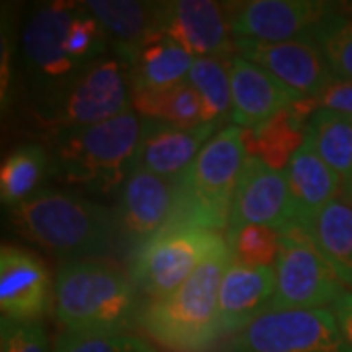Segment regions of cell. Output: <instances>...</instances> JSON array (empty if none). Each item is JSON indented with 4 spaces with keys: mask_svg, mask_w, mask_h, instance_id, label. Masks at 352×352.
<instances>
[{
    "mask_svg": "<svg viewBox=\"0 0 352 352\" xmlns=\"http://www.w3.org/2000/svg\"><path fill=\"white\" fill-rule=\"evenodd\" d=\"M143 118L135 110L53 133L51 175L92 194H112L135 170Z\"/></svg>",
    "mask_w": 352,
    "mask_h": 352,
    "instance_id": "cell-1",
    "label": "cell"
},
{
    "mask_svg": "<svg viewBox=\"0 0 352 352\" xmlns=\"http://www.w3.org/2000/svg\"><path fill=\"white\" fill-rule=\"evenodd\" d=\"M14 226L36 245L65 263L98 258L120 235L116 212L57 188H41L14 208Z\"/></svg>",
    "mask_w": 352,
    "mask_h": 352,
    "instance_id": "cell-2",
    "label": "cell"
},
{
    "mask_svg": "<svg viewBox=\"0 0 352 352\" xmlns=\"http://www.w3.org/2000/svg\"><path fill=\"white\" fill-rule=\"evenodd\" d=\"M139 289L102 258L63 263L55 274L53 311L71 333H126L139 323Z\"/></svg>",
    "mask_w": 352,
    "mask_h": 352,
    "instance_id": "cell-3",
    "label": "cell"
},
{
    "mask_svg": "<svg viewBox=\"0 0 352 352\" xmlns=\"http://www.w3.org/2000/svg\"><path fill=\"white\" fill-rule=\"evenodd\" d=\"M229 263V247L214 252L180 288L143 305L139 327L173 352L210 351L223 335L219 288Z\"/></svg>",
    "mask_w": 352,
    "mask_h": 352,
    "instance_id": "cell-4",
    "label": "cell"
},
{
    "mask_svg": "<svg viewBox=\"0 0 352 352\" xmlns=\"http://www.w3.org/2000/svg\"><path fill=\"white\" fill-rule=\"evenodd\" d=\"M247 159L243 129L233 124L221 127L175 180L176 206L168 223H188L227 235L231 204Z\"/></svg>",
    "mask_w": 352,
    "mask_h": 352,
    "instance_id": "cell-5",
    "label": "cell"
},
{
    "mask_svg": "<svg viewBox=\"0 0 352 352\" xmlns=\"http://www.w3.org/2000/svg\"><path fill=\"white\" fill-rule=\"evenodd\" d=\"M229 247L226 233L188 223H168L133 251L129 278L139 294L159 300L178 289L214 252Z\"/></svg>",
    "mask_w": 352,
    "mask_h": 352,
    "instance_id": "cell-6",
    "label": "cell"
},
{
    "mask_svg": "<svg viewBox=\"0 0 352 352\" xmlns=\"http://www.w3.org/2000/svg\"><path fill=\"white\" fill-rule=\"evenodd\" d=\"M133 110L131 78L118 55H106L90 65L63 92L39 108L38 120L55 131L94 126Z\"/></svg>",
    "mask_w": 352,
    "mask_h": 352,
    "instance_id": "cell-7",
    "label": "cell"
},
{
    "mask_svg": "<svg viewBox=\"0 0 352 352\" xmlns=\"http://www.w3.org/2000/svg\"><path fill=\"white\" fill-rule=\"evenodd\" d=\"M78 2H47L28 16L20 55L24 76L38 98V110L55 100L76 76L85 73L65 50L67 30L75 16Z\"/></svg>",
    "mask_w": 352,
    "mask_h": 352,
    "instance_id": "cell-8",
    "label": "cell"
},
{
    "mask_svg": "<svg viewBox=\"0 0 352 352\" xmlns=\"http://www.w3.org/2000/svg\"><path fill=\"white\" fill-rule=\"evenodd\" d=\"M276 288L266 309H325L344 292L327 261L317 251L305 227L292 221L280 229Z\"/></svg>",
    "mask_w": 352,
    "mask_h": 352,
    "instance_id": "cell-9",
    "label": "cell"
},
{
    "mask_svg": "<svg viewBox=\"0 0 352 352\" xmlns=\"http://www.w3.org/2000/svg\"><path fill=\"white\" fill-rule=\"evenodd\" d=\"M227 352H352L331 307L266 309L229 342Z\"/></svg>",
    "mask_w": 352,
    "mask_h": 352,
    "instance_id": "cell-10",
    "label": "cell"
},
{
    "mask_svg": "<svg viewBox=\"0 0 352 352\" xmlns=\"http://www.w3.org/2000/svg\"><path fill=\"white\" fill-rule=\"evenodd\" d=\"M227 6L233 38L282 43L309 38L331 4L317 0H247Z\"/></svg>",
    "mask_w": 352,
    "mask_h": 352,
    "instance_id": "cell-11",
    "label": "cell"
},
{
    "mask_svg": "<svg viewBox=\"0 0 352 352\" xmlns=\"http://www.w3.org/2000/svg\"><path fill=\"white\" fill-rule=\"evenodd\" d=\"M235 55L258 65L282 85L311 100L337 80L311 38L282 43L235 39Z\"/></svg>",
    "mask_w": 352,
    "mask_h": 352,
    "instance_id": "cell-12",
    "label": "cell"
},
{
    "mask_svg": "<svg viewBox=\"0 0 352 352\" xmlns=\"http://www.w3.org/2000/svg\"><path fill=\"white\" fill-rule=\"evenodd\" d=\"M292 221L294 204L286 170H276L249 157L235 188L226 237L247 226H266L280 231Z\"/></svg>",
    "mask_w": 352,
    "mask_h": 352,
    "instance_id": "cell-13",
    "label": "cell"
},
{
    "mask_svg": "<svg viewBox=\"0 0 352 352\" xmlns=\"http://www.w3.org/2000/svg\"><path fill=\"white\" fill-rule=\"evenodd\" d=\"M161 32L194 57H233L235 38L229 6L212 0H175L161 4Z\"/></svg>",
    "mask_w": 352,
    "mask_h": 352,
    "instance_id": "cell-14",
    "label": "cell"
},
{
    "mask_svg": "<svg viewBox=\"0 0 352 352\" xmlns=\"http://www.w3.org/2000/svg\"><path fill=\"white\" fill-rule=\"evenodd\" d=\"M55 302V284L45 263L34 252L2 245L0 311L12 321H39Z\"/></svg>",
    "mask_w": 352,
    "mask_h": 352,
    "instance_id": "cell-15",
    "label": "cell"
},
{
    "mask_svg": "<svg viewBox=\"0 0 352 352\" xmlns=\"http://www.w3.org/2000/svg\"><path fill=\"white\" fill-rule=\"evenodd\" d=\"M176 188L173 180L135 168L127 176L118 201L120 235L138 251L166 227L175 214Z\"/></svg>",
    "mask_w": 352,
    "mask_h": 352,
    "instance_id": "cell-16",
    "label": "cell"
},
{
    "mask_svg": "<svg viewBox=\"0 0 352 352\" xmlns=\"http://www.w3.org/2000/svg\"><path fill=\"white\" fill-rule=\"evenodd\" d=\"M221 127L217 124H201L198 127H178L157 120L143 118L141 141L135 168L173 180L182 175L201 147L214 138Z\"/></svg>",
    "mask_w": 352,
    "mask_h": 352,
    "instance_id": "cell-17",
    "label": "cell"
},
{
    "mask_svg": "<svg viewBox=\"0 0 352 352\" xmlns=\"http://www.w3.org/2000/svg\"><path fill=\"white\" fill-rule=\"evenodd\" d=\"M231 122L241 129H252L280 112L305 100L300 92L282 85L258 65L233 55L231 59Z\"/></svg>",
    "mask_w": 352,
    "mask_h": 352,
    "instance_id": "cell-18",
    "label": "cell"
},
{
    "mask_svg": "<svg viewBox=\"0 0 352 352\" xmlns=\"http://www.w3.org/2000/svg\"><path fill=\"white\" fill-rule=\"evenodd\" d=\"M276 288V272L272 266H227L219 288V321L223 335L239 333L254 317L266 311Z\"/></svg>",
    "mask_w": 352,
    "mask_h": 352,
    "instance_id": "cell-19",
    "label": "cell"
},
{
    "mask_svg": "<svg viewBox=\"0 0 352 352\" xmlns=\"http://www.w3.org/2000/svg\"><path fill=\"white\" fill-rule=\"evenodd\" d=\"M87 8L104 25L113 55L129 67L141 45L161 32L163 2H133V0H88Z\"/></svg>",
    "mask_w": 352,
    "mask_h": 352,
    "instance_id": "cell-20",
    "label": "cell"
},
{
    "mask_svg": "<svg viewBox=\"0 0 352 352\" xmlns=\"http://www.w3.org/2000/svg\"><path fill=\"white\" fill-rule=\"evenodd\" d=\"M286 176L294 204V221L300 226H305L329 204L340 200L342 196L344 182L314 151L307 139L292 157L286 166Z\"/></svg>",
    "mask_w": 352,
    "mask_h": 352,
    "instance_id": "cell-21",
    "label": "cell"
},
{
    "mask_svg": "<svg viewBox=\"0 0 352 352\" xmlns=\"http://www.w3.org/2000/svg\"><path fill=\"white\" fill-rule=\"evenodd\" d=\"M315 108V102L305 98L261 126L243 129V141L249 157L276 170H286L292 157L307 139V120Z\"/></svg>",
    "mask_w": 352,
    "mask_h": 352,
    "instance_id": "cell-22",
    "label": "cell"
},
{
    "mask_svg": "<svg viewBox=\"0 0 352 352\" xmlns=\"http://www.w3.org/2000/svg\"><path fill=\"white\" fill-rule=\"evenodd\" d=\"M196 57L163 32L149 38L135 53L129 69L131 94L159 92L186 82Z\"/></svg>",
    "mask_w": 352,
    "mask_h": 352,
    "instance_id": "cell-23",
    "label": "cell"
},
{
    "mask_svg": "<svg viewBox=\"0 0 352 352\" xmlns=\"http://www.w3.org/2000/svg\"><path fill=\"white\" fill-rule=\"evenodd\" d=\"M317 251L327 261L344 288L352 289V208L342 200L329 204L325 210L305 223Z\"/></svg>",
    "mask_w": 352,
    "mask_h": 352,
    "instance_id": "cell-24",
    "label": "cell"
},
{
    "mask_svg": "<svg viewBox=\"0 0 352 352\" xmlns=\"http://www.w3.org/2000/svg\"><path fill=\"white\" fill-rule=\"evenodd\" d=\"M307 141L314 151L346 184L352 180V118L329 108H315L307 120Z\"/></svg>",
    "mask_w": 352,
    "mask_h": 352,
    "instance_id": "cell-25",
    "label": "cell"
},
{
    "mask_svg": "<svg viewBox=\"0 0 352 352\" xmlns=\"http://www.w3.org/2000/svg\"><path fill=\"white\" fill-rule=\"evenodd\" d=\"M51 170V157L39 145H20L6 155L0 166V198L4 206L18 208L30 200Z\"/></svg>",
    "mask_w": 352,
    "mask_h": 352,
    "instance_id": "cell-26",
    "label": "cell"
},
{
    "mask_svg": "<svg viewBox=\"0 0 352 352\" xmlns=\"http://www.w3.org/2000/svg\"><path fill=\"white\" fill-rule=\"evenodd\" d=\"M131 104L141 118L178 127H198L206 124L200 94L188 80L159 92H133Z\"/></svg>",
    "mask_w": 352,
    "mask_h": 352,
    "instance_id": "cell-27",
    "label": "cell"
},
{
    "mask_svg": "<svg viewBox=\"0 0 352 352\" xmlns=\"http://www.w3.org/2000/svg\"><path fill=\"white\" fill-rule=\"evenodd\" d=\"M231 59L233 57H196L192 65L188 82L200 94L206 124L226 127V118L231 120Z\"/></svg>",
    "mask_w": 352,
    "mask_h": 352,
    "instance_id": "cell-28",
    "label": "cell"
},
{
    "mask_svg": "<svg viewBox=\"0 0 352 352\" xmlns=\"http://www.w3.org/2000/svg\"><path fill=\"white\" fill-rule=\"evenodd\" d=\"M325 57L331 73L339 80L352 82V12L331 4L325 16L317 22L311 36Z\"/></svg>",
    "mask_w": 352,
    "mask_h": 352,
    "instance_id": "cell-29",
    "label": "cell"
},
{
    "mask_svg": "<svg viewBox=\"0 0 352 352\" xmlns=\"http://www.w3.org/2000/svg\"><path fill=\"white\" fill-rule=\"evenodd\" d=\"M231 258L245 266H272L280 249V231L266 226H247L227 237Z\"/></svg>",
    "mask_w": 352,
    "mask_h": 352,
    "instance_id": "cell-30",
    "label": "cell"
},
{
    "mask_svg": "<svg viewBox=\"0 0 352 352\" xmlns=\"http://www.w3.org/2000/svg\"><path fill=\"white\" fill-rule=\"evenodd\" d=\"M53 352H159L145 339L129 333H71L63 331Z\"/></svg>",
    "mask_w": 352,
    "mask_h": 352,
    "instance_id": "cell-31",
    "label": "cell"
},
{
    "mask_svg": "<svg viewBox=\"0 0 352 352\" xmlns=\"http://www.w3.org/2000/svg\"><path fill=\"white\" fill-rule=\"evenodd\" d=\"M0 352H53L45 327L39 321H12L0 323Z\"/></svg>",
    "mask_w": 352,
    "mask_h": 352,
    "instance_id": "cell-32",
    "label": "cell"
},
{
    "mask_svg": "<svg viewBox=\"0 0 352 352\" xmlns=\"http://www.w3.org/2000/svg\"><path fill=\"white\" fill-rule=\"evenodd\" d=\"M314 102L317 108H329L352 118V82L337 78L325 92L314 98Z\"/></svg>",
    "mask_w": 352,
    "mask_h": 352,
    "instance_id": "cell-33",
    "label": "cell"
},
{
    "mask_svg": "<svg viewBox=\"0 0 352 352\" xmlns=\"http://www.w3.org/2000/svg\"><path fill=\"white\" fill-rule=\"evenodd\" d=\"M331 311L339 323L340 333L352 346V289H344L337 298V302L331 305Z\"/></svg>",
    "mask_w": 352,
    "mask_h": 352,
    "instance_id": "cell-34",
    "label": "cell"
},
{
    "mask_svg": "<svg viewBox=\"0 0 352 352\" xmlns=\"http://www.w3.org/2000/svg\"><path fill=\"white\" fill-rule=\"evenodd\" d=\"M340 200L344 201V204H349L352 208V180L351 182H346L344 184V188H342V196H340Z\"/></svg>",
    "mask_w": 352,
    "mask_h": 352,
    "instance_id": "cell-35",
    "label": "cell"
}]
</instances>
